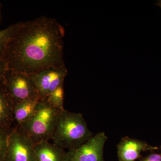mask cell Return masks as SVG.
<instances>
[{"instance_id":"obj_1","label":"cell","mask_w":161,"mask_h":161,"mask_svg":"<svg viewBox=\"0 0 161 161\" xmlns=\"http://www.w3.org/2000/svg\"><path fill=\"white\" fill-rule=\"evenodd\" d=\"M64 28L42 16L21 22L1 58L8 69L31 75L51 67H64Z\"/></svg>"},{"instance_id":"obj_15","label":"cell","mask_w":161,"mask_h":161,"mask_svg":"<svg viewBox=\"0 0 161 161\" xmlns=\"http://www.w3.org/2000/svg\"><path fill=\"white\" fill-rule=\"evenodd\" d=\"M8 69L5 61L0 57V86H3L5 81V75Z\"/></svg>"},{"instance_id":"obj_18","label":"cell","mask_w":161,"mask_h":161,"mask_svg":"<svg viewBox=\"0 0 161 161\" xmlns=\"http://www.w3.org/2000/svg\"><path fill=\"white\" fill-rule=\"evenodd\" d=\"M155 5L159 6L161 8V0H159V1H157L156 3H155Z\"/></svg>"},{"instance_id":"obj_10","label":"cell","mask_w":161,"mask_h":161,"mask_svg":"<svg viewBox=\"0 0 161 161\" xmlns=\"http://www.w3.org/2000/svg\"><path fill=\"white\" fill-rule=\"evenodd\" d=\"M14 103L4 85L0 86V127L13 129Z\"/></svg>"},{"instance_id":"obj_6","label":"cell","mask_w":161,"mask_h":161,"mask_svg":"<svg viewBox=\"0 0 161 161\" xmlns=\"http://www.w3.org/2000/svg\"><path fill=\"white\" fill-rule=\"evenodd\" d=\"M108 136L98 132L75 150L66 152L64 161H104L103 150Z\"/></svg>"},{"instance_id":"obj_19","label":"cell","mask_w":161,"mask_h":161,"mask_svg":"<svg viewBox=\"0 0 161 161\" xmlns=\"http://www.w3.org/2000/svg\"><path fill=\"white\" fill-rule=\"evenodd\" d=\"M160 149H161V146L160 147Z\"/></svg>"},{"instance_id":"obj_9","label":"cell","mask_w":161,"mask_h":161,"mask_svg":"<svg viewBox=\"0 0 161 161\" xmlns=\"http://www.w3.org/2000/svg\"><path fill=\"white\" fill-rule=\"evenodd\" d=\"M34 153L36 161H64L66 152L48 141H41L35 144Z\"/></svg>"},{"instance_id":"obj_3","label":"cell","mask_w":161,"mask_h":161,"mask_svg":"<svg viewBox=\"0 0 161 161\" xmlns=\"http://www.w3.org/2000/svg\"><path fill=\"white\" fill-rule=\"evenodd\" d=\"M61 111L45 101L40 100L33 115L15 128L29 137L34 144L51 140Z\"/></svg>"},{"instance_id":"obj_12","label":"cell","mask_w":161,"mask_h":161,"mask_svg":"<svg viewBox=\"0 0 161 161\" xmlns=\"http://www.w3.org/2000/svg\"><path fill=\"white\" fill-rule=\"evenodd\" d=\"M21 22L11 24L6 29L0 30V57H2L7 44L15 34Z\"/></svg>"},{"instance_id":"obj_16","label":"cell","mask_w":161,"mask_h":161,"mask_svg":"<svg viewBox=\"0 0 161 161\" xmlns=\"http://www.w3.org/2000/svg\"><path fill=\"white\" fill-rule=\"evenodd\" d=\"M140 161H161V154L152 153L145 157Z\"/></svg>"},{"instance_id":"obj_14","label":"cell","mask_w":161,"mask_h":161,"mask_svg":"<svg viewBox=\"0 0 161 161\" xmlns=\"http://www.w3.org/2000/svg\"><path fill=\"white\" fill-rule=\"evenodd\" d=\"M13 129H7L0 127V161H5L8 148V139Z\"/></svg>"},{"instance_id":"obj_5","label":"cell","mask_w":161,"mask_h":161,"mask_svg":"<svg viewBox=\"0 0 161 161\" xmlns=\"http://www.w3.org/2000/svg\"><path fill=\"white\" fill-rule=\"evenodd\" d=\"M67 74L65 67H51L30 75L40 100H44L52 92L64 82Z\"/></svg>"},{"instance_id":"obj_17","label":"cell","mask_w":161,"mask_h":161,"mask_svg":"<svg viewBox=\"0 0 161 161\" xmlns=\"http://www.w3.org/2000/svg\"><path fill=\"white\" fill-rule=\"evenodd\" d=\"M2 19H3V15H2V5L0 2V25L2 23Z\"/></svg>"},{"instance_id":"obj_11","label":"cell","mask_w":161,"mask_h":161,"mask_svg":"<svg viewBox=\"0 0 161 161\" xmlns=\"http://www.w3.org/2000/svg\"><path fill=\"white\" fill-rule=\"evenodd\" d=\"M40 101V98L36 97L14 105L13 115L14 128L26 122L33 115Z\"/></svg>"},{"instance_id":"obj_4","label":"cell","mask_w":161,"mask_h":161,"mask_svg":"<svg viewBox=\"0 0 161 161\" xmlns=\"http://www.w3.org/2000/svg\"><path fill=\"white\" fill-rule=\"evenodd\" d=\"M3 85L14 105L30 98H39L31 78L29 75L24 73L7 69Z\"/></svg>"},{"instance_id":"obj_13","label":"cell","mask_w":161,"mask_h":161,"mask_svg":"<svg viewBox=\"0 0 161 161\" xmlns=\"http://www.w3.org/2000/svg\"><path fill=\"white\" fill-rule=\"evenodd\" d=\"M44 101L50 105L60 111L64 110V83L57 88L53 92L49 94Z\"/></svg>"},{"instance_id":"obj_2","label":"cell","mask_w":161,"mask_h":161,"mask_svg":"<svg viewBox=\"0 0 161 161\" xmlns=\"http://www.w3.org/2000/svg\"><path fill=\"white\" fill-rule=\"evenodd\" d=\"M93 136L81 114L64 109L60 112L51 140L55 146L69 151L77 149Z\"/></svg>"},{"instance_id":"obj_7","label":"cell","mask_w":161,"mask_h":161,"mask_svg":"<svg viewBox=\"0 0 161 161\" xmlns=\"http://www.w3.org/2000/svg\"><path fill=\"white\" fill-rule=\"evenodd\" d=\"M34 145L29 137L14 128L8 139L5 161H36Z\"/></svg>"},{"instance_id":"obj_8","label":"cell","mask_w":161,"mask_h":161,"mask_svg":"<svg viewBox=\"0 0 161 161\" xmlns=\"http://www.w3.org/2000/svg\"><path fill=\"white\" fill-rule=\"evenodd\" d=\"M158 150L145 141L125 136L117 145V155L119 161H135L140 158L141 153L147 151Z\"/></svg>"}]
</instances>
